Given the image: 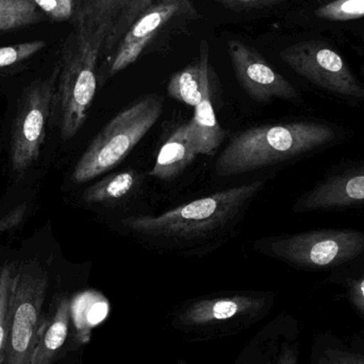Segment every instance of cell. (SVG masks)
Returning <instances> with one entry per match:
<instances>
[{
    "label": "cell",
    "instance_id": "6da1fadb",
    "mask_svg": "<svg viewBox=\"0 0 364 364\" xmlns=\"http://www.w3.org/2000/svg\"><path fill=\"white\" fill-rule=\"evenodd\" d=\"M108 21L78 12L64 46L53 96L50 123L62 139L74 138L87 121L97 91V62L110 31Z\"/></svg>",
    "mask_w": 364,
    "mask_h": 364
},
{
    "label": "cell",
    "instance_id": "7a4b0ae2",
    "mask_svg": "<svg viewBox=\"0 0 364 364\" xmlns=\"http://www.w3.org/2000/svg\"><path fill=\"white\" fill-rule=\"evenodd\" d=\"M264 182L227 188L168 210L159 215L129 216L123 225L145 239L197 242L220 233L243 215Z\"/></svg>",
    "mask_w": 364,
    "mask_h": 364
},
{
    "label": "cell",
    "instance_id": "3957f363",
    "mask_svg": "<svg viewBox=\"0 0 364 364\" xmlns=\"http://www.w3.org/2000/svg\"><path fill=\"white\" fill-rule=\"evenodd\" d=\"M333 128L316 122L257 126L235 134L215 164L218 176L261 170L316 151L335 140Z\"/></svg>",
    "mask_w": 364,
    "mask_h": 364
},
{
    "label": "cell",
    "instance_id": "277c9868",
    "mask_svg": "<svg viewBox=\"0 0 364 364\" xmlns=\"http://www.w3.org/2000/svg\"><path fill=\"white\" fill-rule=\"evenodd\" d=\"M164 104L162 96L149 94L117 113L77 162L73 181L85 183L119 166L157 123Z\"/></svg>",
    "mask_w": 364,
    "mask_h": 364
},
{
    "label": "cell",
    "instance_id": "5b68a950",
    "mask_svg": "<svg viewBox=\"0 0 364 364\" xmlns=\"http://www.w3.org/2000/svg\"><path fill=\"white\" fill-rule=\"evenodd\" d=\"M48 274L38 261L16 263L10 293V320L4 364H30L44 324Z\"/></svg>",
    "mask_w": 364,
    "mask_h": 364
},
{
    "label": "cell",
    "instance_id": "8992f818",
    "mask_svg": "<svg viewBox=\"0 0 364 364\" xmlns=\"http://www.w3.org/2000/svg\"><path fill=\"white\" fill-rule=\"evenodd\" d=\"M267 254L307 269L335 267L364 250V233L353 229L307 231L265 242Z\"/></svg>",
    "mask_w": 364,
    "mask_h": 364
},
{
    "label": "cell",
    "instance_id": "52a82bcc",
    "mask_svg": "<svg viewBox=\"0 0 364 364\" xmlns=\"http://www.w3.org/2000/svg\"><path fill=\"white\" fill-rule=\"evenodd\" d=\"M58 76L59 66L48 78L30 85L19 98L10 146L11 164L16 174L25 173L40 157L50 123Z\"/></svg>",
    "mask_w": 364,
    "mask_h": 364
},
{
    "label": "cell",
    "instance_id": "ba28073f",
    "mask_svg": "<svg viewBox=\"0 0 364 364\" xmlns=\"http://www.w3.org/2000/svg\"><path fill=\"white\" fill-rule=\"evenodd\" d=\"M280 59L296 74L318 87L343 96L364 100V89L342 55L328 43L304 41L280 51Z\"/></svg>",
    "mask_w": 364,
    "mask_h": 364
},
{
    "label": "cell",
    "instance_id": "9c48e42d",
    "mask_svg": "<svg viewBox=\"0 0 364 364\" xmlns=\"http://www.w3.org/2000/svg\"><path fill=\"white\" fill-rule=\"evenodd\" d=\"M227 49L237 81L250 98L258 102L299 100L294 87L274 70L254 47L241 41L230 40L227 43Z\"/></svg>",
    "mask_w": 364,
    "mask_h": 364
},
{
    "label": "cell",
    "instance_id": "30bf717a",
    "mask_svg": "<svg viewBox=\"0 0 364 364\" xmlns=\"http://www.w3.org/2000/svg\"><path fill=\"white\" fill-rule=\"evenodd\" d=\"M192 10L191 0H155L112 51L109 76L134 64L171 21Z\"/></svg>",
    "mask_w": 364,
    "mask_h": 364
},
{
    "label": "cell",
    "instance_id": "8fae6325",
    "mask_svg": "<svg viewBox=\"0 0 364 364\" xmlns=\"http://www.w3.org/2000/svg\"><path fill=\"white\" fill-rule=\"evenodd\" d=\"M364 203V166L336 175L321 182L314 190L301 197L296 212L336 209Z\"/></svg>",
    "mask_w": 364,
    "mask_h": 364
},
{
    "label": "cell",
    "instance_id": "7c38bea8",
    "mask_svg": "<svg viewBox=\"0 0 364 364\" xmlns=\"http://www.w3.org/2000/svg\"><path fill=\"white\" fill-rule=\"evenodd\" d=\"M155 0H85L79 12L110 23L102 53H110Z\"/></svg>",
    "mask_w": 364,
    "mask_h": 364
},
{
    "label": "cell",
    "instance_id": "4fadbf2b",
    "mask_svg": "<svg viewBox=\"0 0 364 364\" xmlns=\"http://www.w3.org/2000/svg\"><path fill=\"white\" fill-rule=\"evenodd\" d=\"M199 57L196 61L188 64L171 77L168 85V93L171 97L188 106L195 107L201 102L210 87L209 78V44L203 40L199 48Z\"/></svg>",
    "mask_w": 364,
    "mask_h": 364
},
{
    "label": "cell",
    "instance_id": "5bb4252c",
    "mask_svg": "<svg viewBox=\"0 0 364 364\" xmlns=\"http://www.w3.org/2000/svg\"><path fill=\"white\" fill-rule=\"evenodd\" d=\"M196 156L198 155L191 140L188 123L183 124L162 145L149 175L162 181L174 178L192 164Z\"/></svg>",
    "mask_w": 364,
    "mask_h": 364
},
{
    "label": "cell",
    "instance_id": "9a60e30c",
    "mask_svg": "<svg viewBox=\"0 0 364 364\" xmlns=\"http://www.w3.org/2000/svg\"><path fill=\"white\" fill-rule=\"evenodd\" d=\"M262 305L263 299L248 296L205 299L188 308L181 318L186 324L203 325L235 318L239 314L258 309Z\"/></svg>",
    "mask_w": 364,
    "mask_h": 364
},
{
    "label": "cell",
    "instance_id": "2e32d148",
    "mask_svg": "<svg viewBox=\"0 0 364 364\" xmlns=\"http://www.w3.org/2000/svg\"><path fill=\"white\" fill-rule=\"evenodd\" d=\"M194 115L188 122L191 140L197 155H214L226 138L214 112L211 89L208 90L201 102L195 107Z\"/></svg>",
    "mask_w": 364,
    "mask_h": 364
},
{
    "label": "cell",
    "instance_id": "e0dca14e",
    "mask_svg": "<svg viewBox=\"0 0 364 364\" xmlns=\"http://www.w3.org/2000/svg\"><path fill=\"white\" fill-rule=\"evenodd\" d=\"M70 318V301L62 299L51 318L44 321L30 364L53 363L68 338Z\"/></svg>",
    "mask_w": 364,
    "mask_h": 364
},
{
    "label": "cell",
    "instance_id": "ac0fdd59",
    "mask_svg": "<svg viewBox=\"0 0 364 364\" xmlns=\"http://www.w3.org/2000/svg\"><path fill=\"white\" fill-rule=\"evenodd\" d=\"M312 364H364V344L361 340L322 336L318 338Z\"/></svg>",
    "mask_w": 364,
    "mask_h": 364
},
{
    "label": "cell",
    "instance_id": "d6986e66",
    "mask_svg": "<svg viewBox=\"0 0 364 364\" xmlns=\"http://www.w3.org/2000/svg\"><path fill=\"white\" fill-rule=\"evenodd\" d=\"M136 184V174L134 171L110 175L87 188L83 200L90 205L114 203L132 193Z\"/></svg>",
    "mask_w": 364,
    "mask_h": 364
},
{
    "label": "cell",
    "instance_id": "ffe728a7",
    "mask_svg": "<svg viewBox=\"0 0 364 364\" xmlns=\"http://www.w3.org/2000/svg\"><path fill=\"white\" fill-rule=\"evenodd\" d=\"M43 19L32 0H0V32L27 27Z\"/></svg>",
    "mask_w": 364,
    "mask_h": 364
},
{
    "label": "cell",
    "instance_id": "44dd1931",
    "mask_svg": "<svg viewBox=\"0 0 364 364\" xmlns=\"http://www.w3.org/2000/svg\"><path fill=\"white\" fill-rule=\"evenodd\" d=\"M14 262H6L0 269V364L4 363L6 341H8L9 320H10V293Z\"/></svg>",
    "mask_w": 364,
    "mask_h": 364
},
{
    "label": "cell",
    "instance_id": "7402d4cb",
    "mask_svg": "<svg viewBox=\"0 0 364 364\" xmlns=\"http://www.w3.org/2000/svg\"><path fill=\"white\" fill-rule=\"evenodd\" d=\"M318 18L331 21H348L364 17V0H333L318 6Z\"/></svg>",
    "mask_w": 364,
    "mask_h": 364
},
{
    "label": "cell",
    "instance_id": "603a6c76",
    "mask_svg": "<svg viewBox=\"0 0 364 364\" xmlns=\"http://www.w3.org/2000/svg\"><path fill=\"white\" fill-rule=\"evenodd\" d=\"M46 46L44 41L19 43L11 46L0 47V68H9L29 59Z\"/></svg>",
    "mask_w": 364,
    "mask_h": 364
},
{
    "label": "cell",
    "instance_id": "cb8c5ba5",
    "mask_svg": "<svg viewBox=\"0 0 364 364\" xmlns=\"http://www.w3.org/2000/svg\"><path fill=\"white\" fill-rule=\"evenodd\" d=\"M40 10L55 21L70 19L74 14L75 0H32Z\"/></svg>",
    "mask_w": 364,
    "mask_h": 364
},
{
    "label": "cell",
    "instance_id": "d4e9b609",
    "mask_svg": "<svg viewBox=\"0 0 364 364\" xmlns=\"http://www.w3.org/2000/svg\"><path fill=\"white\" fill-rule=\"evenodd\" d=\"M215 1L220 2V4L230 10L241 12V11L255 10V9L274 6V4H280L284 0H215Z\"/></svg>",
    "mask_w": 364,
    "mask_h": 364
},
{
    "label": "cell",
    "instance_id": "484cf974",
    "mask_svg": "<svg viewBox=\"0 0 364 364\" xmlns=\"http://www.w3.org/2000/svg\"><path fill=\"white\" fill-rule=\"evenodd\" d=\"M348 293L355 310L364 318V276L350 280Z\"/></svg>",
    "mask_w": 364,
    "mask_h": 364
},
{
    "label": "cell",
    "instance_id": "4316f807",
    "mask_svg": "<svg viewBox=\"0 0 364 364\" xmlns=\"http://www.w3.org/2000/svg\"><path fill=\"white\" fill-rule=\"evenodd\" d=\"M299 346L297 344H284L277 356L269 364H299Z\"/></svg>",
    "mask_w": 364,
    "mask_h": 364
}]
</instances>
